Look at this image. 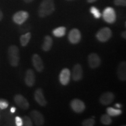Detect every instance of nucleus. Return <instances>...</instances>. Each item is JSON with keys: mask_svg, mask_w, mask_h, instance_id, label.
<instances>
[{"mask_svg": "<svg viewBox=\"0 0 126 126\" xmlns=\"http://www.w3.org/2000/svg\"><path fill=\"white\" fill-rule=\"evenodd\" d=\"M54 11V0H43L39 5L38 15L40 18H45L53 14Z\"/></svg>", "mask_w": 126, "mask_h": 126, "instance_id": "nucleus-1", "label": "nucleus"}, {"mask_svg": "<svg viewBox=\"0 0 126 126\" xmlns=\"http://www.w3.org/2000/svg\"><path fill=\"white\" fill-rule=\"evenodd\" d=\"M8 56L11 65L14 67H17L20 60L19 50L18 47L15 45L10 46L8 50Z\"/></svg>", "mask_w": 126, "mask_h": 126, "instance_id": "nucleus-2", "label": "nucleus"}, {"mask_svg": "<svg viewBox=\"0 0 126 126\" xmlns=\"http://www.w3.org/2000/svg\"><path fill=\"white\" fill-rule=\"evenodd\" d=\"M102 17L106 22L109 24H113L116 20V14L114 9L111 7H108L104 9Z\"/></svg>", "mask_w": 126, "mask_h": 126, "instance_id": "nucleus-3", "label": "nucleus"}, {"mask_svg": "<svg viewBox=\"0 0 126 126\" xmlns=\"http://www.w3.org/2000/svg\"><path fill=\"white\" fill-rule=\"evenodd\" d=\"M111 35L112 32L111 29L108 27H105L102 28L97 32L96 34V37L99 42L104 43L109 40L111 38Z\"/></svg>", "mask_w": 126, "mask_h": 126, "instance_id": "nucleus-4", "label": "nucleus"}, {"mask_svg": "<svg viewBox=\"0 0 126 126\" xmlns=\"http://www.w3.org/2000/svg\"><path fill=\"white\" fill-rule=\"evenodd\" d=\"M29 14L25 11H19L16 12L12 16V20L16 24L21 25L24 23L29 18Z\"/></svg>", "mask_w": 126, "mask_h": 126, "instance_id": "nucleus-5", "label": "nucleus"}, {"mask_svg": "<svg viewBox=\"0 0 126 126\" xmlns=\"http://www.w3.org/2000/svg\"><path fill=\"white\" fill-rule=\"evenodd\" d=\"M71 108L74 111L77 113H81L85 110L86 106L82 100L78 99H74L70 103Z\"/></svg>", "mask_w": 126, "mask_h": 126, "instance_id": "nucleus-6", "label": "nucleus"}, {"mask_svg": "<svg viewBox=\"0 0 126 126\" xmlns=\"http://www.w3.org/2000/svg\"><path fill=\"white\" fill-rule=\"evenodd\" d=\"M88 61L89 67L92 69L99 67L101 64V59L100 57L96 53H94L89 54L88 57Z\"/></svg>", "mask_w": 126, "mask_h": 126, "instance_id": "nucleus-7", "label": "nucleus"}, {"mask_svg": "<svg viewBox=\"0 0 126 126\" xmlns=\"http://www.w3.org/2000/svg\"><path fill=\"white\" fill-rule=\"evenodd\" d=\"M14 102L16 105L23 110H27L29 108V103L28 100L23 95L20 94H17L14 97Z\"/></svg>", "mask_w": 126, "mask_h": 126, "instance_id": "nucleus-8", "label": "nucleus"}, {"mask_svg": "<svg viewBox=\"0 0 126 126\" xmlns=\"http://www.w3.org/2000/svg\"><path fill=\"white\" fill-rule=\"evenodd\" d=\"M68 39L72 45H77L81 41V33L79 30L78 29H72L70 32L68 36Z\"/></svg>", "mask_w": 126, "mask_h": 126, "instance_id": "nucleus-9", "label": "nucleus"}, {"mask_svg": "<svg viewBox=\"0 0 126 126\" xmlns=\"http://www.w3.org/2000/svg\"><path fill=\"white\" fill-rule=\"evenodd\" d=\"M30 116L36 126H42L45 123V118L40 111L36 110H32L30 112Z\"/></svg>", "mask_w": 126, "mask_h": 126, "instance_id": "nucleus-10", "label": "nucleus"}, {"mask_svg": "<svg viewBox=\"0 0 126 126\" xmlns=\"http://www.w3.org/2000/svg\"><path fill=\"white\" fill-rule=\"evenodd\" d=\"M115 98L114 94L111 92H106L100 95L99 97V102L104 106L110 105L113 102Z\"/></svg>", "mask_w": 126, "mask_h": 126, "instance_id": "nucleus-11", "label": "nucleus"}, {"mask_svg": "<svg viewBox=\"0 0 126 126\" xmlns=\"http://www.w3.org/2000/svg\"><path fill=\"white\" fill-rule=\"evenodd\" d=\"M71 77V72L69 69L65 68L63 69L60 74L59 80L62 85H67L70 82Z\"/></svg>", "mask_w": 126, "mask_h": 126, "instance_id": "nucleus-12", "label": "nucleus"}, {"mask_svg": "<svg viewBox=\"0 0 126 126\" xmlns=\"http://www.w3.org/2000/svg\"><path fill=\"white\" fill-rule=\"evenodd\" d=\"M33 65L36 70L39 72H42L44 70V64L42 59L37 54H34L32 58Z\"/></svg>", "mask_w": 126, "mask_h": 126, "instance_id": "nucleus-13", "label": "nucleus"}, {"mask_svg": "<svg viewBox=\"0 0 126 126\" xmlns=\"http://www.w3.org/2000/svg\"><path fill=\"white\" fill-rule=\"evenodd\" d=\"M34 97L36 102L41 106H46L47 102L46 100L43 92L41 88H37L34 94Z\"/></svg>", "mask_w": 126, "mask_h": 126, "instance_id": "nucleus-14", "label": "nucleus"}, {"mask_svg": "<svg viewBox=\"0 0 126 126\" xmlns=\"http://www.w3.org/2000/svg\"><path fill=\"white\" fill-rule=\"evenodd\" d=\"M72 79L74 81H79L82 78L83 70L82 66L79 64H76L72 69Z\"/></svg>", "mask_w": 126, "mask_h": 126, "instance_id": "nucleus-15", "label": "nucleus"}, {"mask_svg": "<svg viewBox=\"0 0 126 126\" xmlns=\"http://www.w3.org/2000/svg\"><path fill=\"white\" fill-rule=\"evenodd\" d=\"M25 82L29 87H32L35 83V75L32 69H29L26 72L25 77Z\"/></svg>", "mask_w": 126, "mask_h": 126, "instance_id": "nucleus-16", "label": "nucleus"}, {"mask_svg": "<svg viewBox=\"0 0 126 126\" xmlns=\"http://www.w3.org/2000/svg\"><path fill=\"white\" fill-rule=\"evenodd\" d=\"M118 78L120 81H124L126 80V61H122L119 64L117 70Z\"/></svg>", "mask_w": 126, "mask_h": 126, "instance_id": "nucleus-17", "label": "nucleus"}, {"mask_svg": "<svg viewBox=\"0 0 126 126\" xmlns=\"http://www.w3.org/2000/svg\"><path fill=\"white\" fill-rule=\"evenodd\" d=\"M53 39L50 36L47 35L44 38L43 43L42 44V50L44 51H48L51 49L53 46Z\"/></svg>", "mask_w": 126, "mask_h": 126, "instance_id": "nucleus-18", "label": "nucleus"}, {"mask_svg": "<svg viewBox=\"0 0 126 126\" xmlns=\"http://www.w3.org/2000/svg\"><path fill=\"white\" fill-rule=\"evenodd\" d=\"M52 33L57 37H63L66 33V28L64 26H60L57 28L53 30Z\"/></svg>", "mask_w": 126, "mask_h": 126, "instance_id": "nucleus-19", "label": "nucleus"}, {"mask_svg": "<svg viewBox=\"0 0 126 126\" xmlns=\"http://www.w3.org/2000/svg\"><path fill=\"white\" fill-rule=\"evenodd\" d=\"M32 37L31 33L28 32L20 37V43L22 46L25 47L29 43L30 40H31Z\"/></svg>", "mask_w": 126, "mask_h": 126, "instance_id": "nucleus-20", "label": "nucleus"}, {"mask_svg": "<svg viewBox=\"0 0 126 126\" xmlns=\"http://www.w3.org/2000/svg\"><path fill=\"white\" fill-rule=\"evenodd\" d=\"M106 112L108 115H109L110 116H112V117L120 116L122 114V110H120V109H114L111 107H109L107 108Z\"/></svg>", "mask_w": 126, "mask_h": 126, "instance_id": "nucleus-21", "label": "nucleus"}, {"mask_svg": "<svg viewBox=\"0 0 126 126\" xmlns=\"http://www.w3.org/2000/svg\"><path fill=\"white\" fill-rule=\"evenodd\" d=\"M100 122L103 125L105 126H109L112 123V120L111 119V116L108 114H103L100 117Z\"/></svg>", "mask_w": 126, "mask_h": 126, "instance_id": "nucleus-22", "label": "nucleus"}, {"mask_svg": "<svg viewBox=\"0 0 126 126\" xmlns=\"http://www.w3.org/2000/svg\"><path fill=\"white\" fill-rule=\"evenodd\" d=\"M89 11H90V13L91 14H92L94 18L97 19H100V17L102 16V14L100 12V11L99 10V9H97L96 7H94V6H92L90 8Z\"/></svg>", "mask_w": 126, "mask_h": 126, "instance_id": "nucleus-23", "label": "nucleus"}, {"mask_svg": "<svg viewBox=\"0 0 126 126\" xmlns=\"http://www.w3.org/2000/svg\"><path fill=\"white\" fill-rule=\"evenodd\" d=\"M94 124L95 120L93 118L84 120L82 123V125L83 126H93L94 125Z\"/></svg>", "mask_w": 126, "mask_h": 126, "instance_id": "nucleus-24", "label": "nucleus"}, {"mask_svg": "<svg viewBox=\"0 0 126 126\" xmlns=\"http://www.w3.org/2000/svg\"><path fill=\"white\" fill-rule=\"evenodd\" d=\"M23 125L25 126H32L33 123L32 122V120L29 116H25L22 119Z\"/></svg>", "mask_w": 126, "mask_h": 126, "instance_id": "nucleus-25", "label": "nucleus"}, {"mask_svg": "<svg viewBox=\"0 0 126 126\" xmlns=\"http://www.w3.org/2000/svg\"><path fill=\"white\" fill-rule=\"evenodd\" d=\"M8 102L7 100L0 99V109L4 110L8 107Z\"/></svg>", "mask_w": 126, "mask_h": 126, "instance_id": "nucleus-26", "label": "nucleus"}, {"mask_svg": "<svg viewBox=\"0 0 126 126\" xmlns=\"http://www.w3.org/2000/svg\"><path fill=\"white\" fill-rule=\"evenodd\" d=\"M114 4L116 6L126 7V0H114Z\"/></svg>", "mask_w": 126, "mask_h": 126, "instance_id": "nucleus-27", "label": "nucleus"}, {"mask_svg": "<svg viewBox=\"0 0 126 126\" xmlns=\"http://www.w3.org/2000/svg\"><path fill=\"white\" fill-rule=\"evenodd\" d=\"M15 124L16 126H23L22 119L19 116H16L15 117Z\"/></svg>", "mask_w": 126, "mask_h": 126, "instance_id": "nucleus-28", "label": "nucleus"}, {"mask_svg": "<svg viewBox=\"0 0 126 126\" xmlns=\"http://www.w3.org/2000/svg\"><path fill=\"white\" fill-rule=\"evenodd\" d=\"M16 110V108H15V107H12V108H11V109H10V111L12 113H15Z\"/></svg>", "mask_w": 126, "mask_h": 126, "instance_id": "nucleus-29", "label": "nucleus"}, {"mask_svg": "<svg viewBox=\"0 0 126 126\" xmlns=\"http://www.w3.org/2000/svg\"><path fill=\"white\" fill-rule=\"evenodd\" d=\"M121 35H122V37H123V38H124V39H126V31H124V32H123L122 33V34H121Z\"/></svg>", "mask_w": 126, "mask_h": 126, "instance_id": "nucleus-30", "label": "nucleus"}, {"mask_svg": "<svg viewBox=\"0 0 126 126\" xmlns=\"http://www.w3.org/2000/svg\"><path fill=\"white\" fill-rule=\"evenodd\" d=\"M97 0H86V1L88 3H90V4H91V3H94V2H95L96 1H97Z\"/></svg>", "mask_w": 126, "mask_h": 126, "instance_id": "nucleus-31", "label": "nucleus"}, {"mask_svg": "<svg viewBox=\"0 0 126 126\" xmlns=\"http://www.w3.org/2000/svg\"><path fill=\"white\" fill-rule=\"evenodd\" d=\"M2 18H3V13L1 11V9H0V21L2 19Z\"/></svg>", "mask_w": 126, "mask_h": 126, "instance_id": "nucleus-32", "label": "nucleus"}, {"mask_svg": "<svg viewBox=\"0 0 126 126\" xmlns=\"http://www.w3.org/2000/svg\"><path fill=\"white\" fill-rule=\"evenodd\" d=\"M33 1V0H23V1H24L25 3H27V4L32 2Z\"/></svg>", "mask_w": 126, "mask_h": 126, "instance_id": "nucleus-33", "label": "nucleus"}, {"mask_svg": "<svg viewBox=\"0 0 126 126\" xmlns=\"http://www.w3.org/2000/svg\"><path fill=\"white\" fill-rule=\"evenodd\" d=\"M115 106H116V108H118V109H120V108H121V107H122V106H121L120 104H119V103H116V105H115Z\"/></svg>", "mask_w": 126, "mask_h": 126, "instance_id": "nucleus-34", "label": "nucleus"}, {"mask_svg": "<svg viewBox=\"0 0 126 126\" xmlns=\"http://www.w3.org/2000/svg\"><path fill=\"white\" fill-rule=\"evenodd\" d=\"M68 1H74V0H67Z\"/></svg>", "mask_w": 126, "mask_h": 126, "instance_id": "nucleus-35", "label": "nucleus"}]
</instances>
